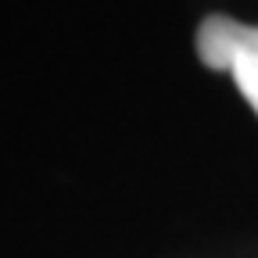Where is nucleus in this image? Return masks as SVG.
Wrapping results in <instances>:
<instances>
[{
	"instance_id": "obj_1",
	"label": "nucleus",
	"mask_w": 258,
	"mask_h": 258,
	"mask_svg": "<svg viewBox=\"0 0 258 258\" xmlns=\"http://www.w3.org/2000/svg\"><path fill=\"white\" fill-rule=\"evenodd\" d=\"M198 57L212 72H230L244 101L258 115V25L208 15L198 29Z\"/></svg>"
}]
</instances>
